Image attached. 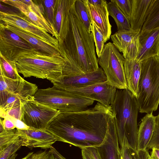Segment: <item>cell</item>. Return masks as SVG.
<instances>
[{"label": "cell", "mask_w": 159, "mask_h": 159, "mask_svg": "<svg viewBox=\"0 0 159 159\" xmlns=\"http://www.w3.org/2000/svg\"><path fill=\"white\" fill-rule=\"evenodd\" d=\"M114 120L111 105L106 106L98 102L84 110L60 112L47 129L57 141L82 149L101 145Z\"/></svg>", "instance_id": "1"}, {"label": "cell", "mask_w": 159, "mask_h": 159, "mask_svg": "<svg viewBox=\"0 0 159 159\" xmlns=\"http://www.w3.org/2000/svg\"><path fill=\"white\" fill-rule=\"evenodd\" d=\"M75 3L70 11L65 39L58 41L59 51L66 62L63 72L66 76L94 71L99 68L92 33L77 13Z\"/></svg>", "instance_id": "2"}, {"label": "cell", "mask_w": 159, "mask_h": 159, "mask_svg": "<svg viewBox=\"0 0 159 159\" xmlns=\"http://www.w3.org/2000/svg\"><path fill=\"white\" fill-rule=\"evenodd\" d=\"M111 105L120 146L125 138L129 145L137 149L139 108L136 98L127 89H117Z\"/></svg>", "instance_id": "3"}, {"label": "cell", "mask_w": 159, "mask_h": 159, "mask_svg": "<svg viewBox=\"0 0 159 159\" xmlns=\"http://www.w3.org/2000/svg\"><path fill=\"white\" fill-rule=\"evenodd\" d=\"M18 72L24 77L47 79L51 82L60 77L66 66L62 57L53 56L34 48L16 60Z\"/></svg>", "instance_id": "4"}, {"label": "cell", "mask_w": 159, "mask_h": 159, "mask_svg": "<svg viewBox=\"0 0 159 159\" xmlns=\"http://www.w3.org/2000/svg\"><path fill=\"white\" fill-rule=\"evenodd\" d=\"M139 111L149 114L159 105V57H151L142 62L136 98Z\"/></svg>", "instance_id": "5"}, {"label": "cell", "mask_w": 159, "mask_h": 159, "mask_svg": "<svg viewBox=\"0 0 159 159\" xmlns=\"http://www.w3.org/2000/svg\"><path fill=\"white\" fill-rule=\"evenodd\" d=\"M34 97L35 101L61 112L84 110L92 105L95 101L54 85L46 89H38Z\"/></svg>", "instance_id": "6"}, {"label": "cell", "mask_w": 159, "mask_h": 159, "mask_svg": "<svg viewBox=\"0 0 159 159\" xmlns=\"http://www.w3.org/2000/svg\"><path fill=\"white\" fill-rule=\"evenodd\" d=\"M125 59L113 43L104 45L98 63L104 71L107 81L117 89H127L124 62Z\"/></svg>", "instance_id": "7"}, {"label": "cell", "mask_w": 159, "mask_h": 159, "mask_svg": "<svg viewBox=\"0 0 159 159\" xmlns=\"http://www.w3.org/2000/svg\"><path fill=\"white\" fill-rule=\"evenodd\" d=\"M21 120L30 127L39 129H47L61 112L35 101L34 96L21 104Z\"/></svg>", "instance_id": "8"}, {"label": "cell", "mask_w": 159, "mask_h": 159, "mask_svg": "<svg viewBox=\"0 0 159 159\" xmlns=\"http://www.w3.org/2000/svg\"><path fill=\"white\" fill-rule=\"evenodd\" d=\"M0 2L16 8L34 24L59 40L58 33L47 19L41 0H0Z\"/></svg>", "instance_id": "9"}, {"label": "cell", "mask_w": 159, "mask_h": 159, "mask_svg": "<svg viewBox=\"0 0 159 159\" xmlns=\"http://www.w3.org/2000/svg\"><path fill=\"white\" fill-rule=\"evenodd\" d=\"M0 23L15 27L29 32L58 49V41L44 29L36 25L19 11L0 12Z\"/></svg>", "instance_id": "10"}, {"label": "cell", "mask_w": 159, "mask_h": 159, "mask_svg": "<svg viewBox=\"0 0 159 159\" xmlns=\"http://www.w3.org/2000/svg\"><path fill=\"white\" fill-rule=\"evenodd\" d=\"M34 48L16 34L0 26V54L7 60L16 62L24 53Z\"/></svg>", "instance_id": "11"}, {"label": "cell", "mask_w": 159, "mask_h": 159, "mask_svg": "<svg viewBox=\"0 0 159 159\" xmlns=\"http://www.w3.org/2000/svg\"><path fill=\"white\" fill-rule=\"evenodd\" d=\"M107 81L102 69L99 67L95 71L82 73L71 76H61L51 82L61 89L67 90L86 87L98 83Z\"/></svg>", "instance_id": "12"}, {"label": "cell", "mask_w": 159, "mask_h": 159, "mask_svg": "<svg viewBox=\"0 0 159 159\" xmlns=\"http://www.w3.org/2000/svg\"><path fill=\"white\" fill-rule=\"evenodd\" d=\"M117 89L107 81L80 88L66 90L75 94L97 101L106 106H110L115 97Z\"/></svg>", "instance_id": "13"}, {"label": "cell", "mask_w": 159, "mask_h": 159, "mask_svg": "<svg viewBox=\"0 0 159 159\" xmlns=\"http://www.w3.org/2000/svg\"><path fill=\"white\" fill-rule=\"evenodd\" d=\"M140 32L133 30L117 31L111 38L119 51L125 59H135L141 49L139 36Z\"/></svg>", "instance_id": "14"}, {"label": "cell", "mask_w": 159, "mask_h": 159, "mask_svg": "<svg viewBox=\"0 0 159 159\" xmlns=\"http://www.w3.org/2000/svg\"><path fill=\"white\" fill-rule=\"evenodd\" d=\"M17 130L22 146L29 148L50 149L57 141L56 137L47 129H39L30 127L28 129Z\"/></svg>", "instance_id": "15"}, {"label": "cell", "mask_w": 159, "mask_h": 159, "mask_svg": "<svg viewBox=\"0 0 159 159\" xmlns=\"http://www.w3.org/2000/svg\"><path fill=\"white\" fill-rule=\"evenodd\" d=\"M91 19L101 30L105 43L109 40L111 33V25L109 19L107 2L104 0H84Z\"/></svg>", "instance_id": "16"}, {"label": "cell", "mask_w": 159, "mask_h": 159, "mask_svg": "<svg viewBox=\"0 0 159 159\" xmlns=\"http://www.w3.org/2000/svg\"><path fill=\"white\" fill-rule=\"evenodd\" d=\"M141 49L136 60L142 62L151 57H159V26L141 30L139 36Z\"/></svg>", "instance_id": "17"}, {"label": "cell", "mask_w": 159, "mask_h": 159, "mask_svg": "<svg viewBox=\"0 0 159 159\" xmlns=\"http://www.w3.org/2000/svg\"><path fill=\"white\" fill-rule=\"evenodd\" d=\"M38 89L35 84L22 78L16 89L7 97L4 103L0 106V111L5 112L33 98Z\"/></svg>", "instance_id": "18"}, {"label": "cell", "mask_w": 159, "mask_h": 159, "mask_svg": "<svg viewBox=\"0 0 159 159\" xmlns=\"http://www.w3.org/2000/svg\"><path fill=\"white\" fill-rule=\"evenodd\" d=\"M119 145L114 120L110 125L103 142L95 148L101 159H121Z\"/></svg>", "instance_id": "19"}, {"label": "cell", "mask_w": 159, "mask_h": 159, "mask_svg": "<svg viewBox=\"0 0 159 159\" xmlns=\"http://www.w3.org/2000/svg\"><path fill=\"white\" fill-rule=\"evenodd\" d=\"M0 26L16 34L38 51L53 56L62 57L59 49L30 33L18 28L7 25L0 23Z\"/></svg>", "instance_id": "20"}, {"label": "cell", "mask_w": 159, "mask_h": 159, "mask_svg": "<svg viewBox=\"0 0 159 159\" xmlns=\"http://www.w3.org/2000/svg\"><path fill=\"white\" fill-rule=\"evenodd\" d=\"M76 0H56L54 28L59 36L58 41L63 42L68 28L69 14Z\"/></svg>", "instance_id": "21"}, {"label": "cell", "mask_w": 159, "mask_h": 159, "mask_svg": "<svg viewBox=\"0 0 159 159\" xmlns=\"http://www.w3.org/2000/svg\"><path fill=\"white\" fill-rule=\"evenodd\" d=\"M155 0H131L132 12L129 20L133 30L140 32Z\"/></svg>", "instance_id": "22"}, {"label": "cell", "mask_w": 159, "mask_h": 159, "mask_svg": "<svg viewBox=\"0 0 159 159\" xmlns=\"http://www.w3.org/2000/svg\"><path fill=\"white\" fill-rule=\"evenodd\" d=\"M156 119L152 113L147 114L142 119L138 133L137 149H147L153 135Z\"/></svg>", "instance_id": "23"}, {"label": "cell", "mask_w": 159, "mask_h": 159, "mask_svg": "<svg viewBox=\"0 0 159 159\" xmlns=\"http://www.w3.org/2000/svg\"><path fill=\"white\" fill-rule=\"evenodd\" d=\"M125 60L124 66L127 89L136 98L142 62H139L136 59Z\"/></svg>", "instance_id": "24"}, {"label": "cell", "mask_w": 159, "mask_h": 159, "mask_svg": "<svg viewBox=\"0 0 159 159\" xmlns=\"http://www.w3.org/2000/svg\"><path fill=\"white\" fill-rule=\"evenodd\" d=\"M107 7L109 15L113 18L116 24L118 31L132 30L129 19L113 0L107 3Z\"/></svg>", "instance_id": "25"}, {"label": "cell", "mask_w": 159, "mask_h": 159, "mask_svg": "<svg viewBox=\"0 0 159 159\" xmlns=\"http://www.w3.org/2000/svg\"><path fill=\"white\" fill-rule=\"evenodd\" d=\"M120 149L121 159H148L150 156L147 149L138 150L132 148L125 138Z\"/></svg>", "instance_id": "26"}, {"label": "cell", "mask_w": 159, "mask_h": 159, "mask_svg": "<svg viewBox=\"0 0 159 159\" xmlns=\"http://www.w3.org/2000/svg\"><path fill=\"white\" fill-rule=\"evenodd\" d=\"M0 74L12 80H20L22 78L18 73L16 62L9 61L0 54Z\"/></svg>", "instance_id": "27"}, {"label": "cell", "mask_w": 159, "mask_h": 159, "mask_svg": "<svg viewBox=\"0 0 159 159\" xmlns=\"http://www.w3.org/2000/svg\"><path fill=\"white\" fill-rule=\"evenodd\" d=\"M21 80H12L0 74V106L3 104L7 96L16 89Z\"/></svg>", "instance_id": "28"}, {"label": "cell", "mask_w": 159, "mask_h": 159, "mask_svg": "<svg viewBox=\"0 0 159 159\" xmlns=\"http://www.w3.org/2000/svg\"><path fill=\"white\" fill-rule=\"evenodd\" d=\"M159 26V0H155L141 30H149Z\"/></svg>", "instance_id": "29"}, {"label": "cell", "mask_w": 159, "mask_h": 159, "mask_svg": "<svg viewBox=\"0 0 159 159\" xmlns=\"http://www.w3.org/2000/svg\"><path fill=\"white\" fill-rule=\"evenodd\" d=\"M76 11L88 31H91V19L84 0H76L75 3Z\"/></svg>", "instance_id": "30"}, {"label": "cell", "mask_w": 159, "mask_h": 159, "mask_svg": "<svg viewBox=\"0 0 159 159\" xmlns=\"http://www.w3.org/2000/svg\"><path fill=\"white\" fill-rule=\"evenodd\" d=\"M91 31L93 37L96 54L99 58L104 46V37L101 30L92 20Z\"/></svg>", "instance_id": "31"}, {"label": "cell", "mask_w": 159, "mask_h": 159, "mask_svg": "<svg viewBox=\"0 0 159 159\" xmlns=\"http://www.w3.org/2000/svg\"><path fill=\"white\" fill-rule=\"evenodd\" d=\"M22 146L19 138L3 148L0 150V159H15L16 152Z\"/></svg>", "instance_id": "32"}, {"label": "cell", "mask_w": 159, "mask_h": 159, "mask_svg": "<svg viewBox=\"0 0 159 159\" xmlns=\"http://www.w3.org/2000/svg\"><path fill=\"white\" fill-rule=\"evenodd\" d=\"M17 129L6 130L0 132V150L6 147L19 138Z\"/></svg>", "instance_id": "33"}, {"label": "cell", "mask_w": 159, "mask_h": 159, "mask_svg": "<svg viewBox=\"0 0 159 159\" xmlns=\"http://www.w3.org/2000/svg\"><path fill=\"white\" fill-rule=\"evenodd\" d=\"M48 21L54 27L55 7L56 0H41Z\"/></svg>", "instance_id": "34"}, {"label": "cell", "mask_w": 159, "mask_h": 159, "mask_svg": "<svg viewBox=\"0 0 159 159\" xmlns=\"http://www.w3.org/2000/svg\"><path fill=\"white\" fill-rule=\"evenodd\" d=\"M153 148L159 149V112L156 116V125L153 135L147 150L152 149Z\"/></svg>", "instance_id": "35"}, {"label": "cell", "mask_w": 159, "mask_h": 159, "mask_svg": "<svg viewBox=\"0 0 159 159\" xmlns=\"http://www.w3.org/2000/svg\"><path fill=\"white\" fill-rule=\"evenodd\" d=\"M113 1L116 4L124 15L129 19L132 9L131 0H113Z\"/></svg>", "instance_id": "36"}, {"label": "cell", "mask_w": 159, "mask_h": 159, "mask_svg": "<svg viewBox=\"0 0 159 159\" xmlns=\"http://www.w3.org/2000/svg\"><path fill=\"white\" fill-rule=\"evenodd\" d=\"M55 158L54 154L49 150L33 153L31 157V159H55Z\"/></svg>", "instance_id": "37"}, {"label": "cell", "mask_w": 159, "mask_h": 159, "mask_svg": "<svg viewBox=\"0 0 159 159\" xmlns=\"http://www.w3.org/2000/svg\"><path fill=\"white\" fill-rule=\"evenodd\" d=\"M5 117H7L11 120L13 123L16 128L18 129L26 130L30 128L29 127L26 125L23 121L17 119L9 116H6L5 118Z\"/></svg>", "instance_id": "38"}, {"label": "cell", "mask_w": 159, "mask_h": 159, "mask_svg": "<svg viewBox=\"0 0 159 159\" xmlns=\"http://www.w3.org/2000/svg\"><path fill=\"white\" fill-rule=\"evenodd\" d=\"M2 120V122L5 130H9L16 128V127L13 122L9 119L5 117Z\"/></svg>", "instance_id": "39"}, {"label": "cell", "mask_w": 159, "mask_h": 159, "mask_svg": "<svg viewBox=\"0 0 159 159\" xmlns=\"http://www.w3.org/2000/svg\"><path fill=\"white\" fill-rule=\"evenodd\" d=\"M50 151L52 152L54 156L59 159H66L61 155L54 147H52L50 149Z\"/></svg>", "instance_id": "40"}, {"label": "cell", "mask_w": 159, "mask_h": 159, "mask_svg": "<svg viewBox=\"0 0 159 159\" xmlns=\"http://www.w3.org/2000/svg\"><path fill=\"white\" fill-rule=\"evenodd\" d=\"M152 150L150 156L154 159H159V149L153 148Z\"/></svg>", "instance_id": "41"}, {"label": "cell", "mask_w": 159, "mask_h": 159, "mask_svg": "<svg viewBox=\"0 0 159 159\" xmlns=\"http://www.w3.org/2000/svg\"><path fill=\"white\" fill-rule=\"evenodd\" d=\"M81 154L83 159H93L90 155L85 149H81Z\"/></svg>", "instance_id": "42"}, {"label": "cell", "mask_w": 159, "mask_h": 159, "mask_svg": "<svg viewBox=\"0 0 159 159\" xmlns=\"http://www.w3.org/2000/svg\"><path fill=\"white\" fill-rule=\"evenodd\" d=\"M33 153V152H29L26 156L21 159H31V157Z\"/></svg>", "instance_id": "43"}, {"label": "cell", "mask_w": 159, "mask_h": 159, "mask_svg": "<svg viewBox=\"0 0 159 159\" xmlns=\"http://www.w3.org/2000/svg\"><path fill=\"white\" fill-rule=\"evenodd\" d=\"M148 159H154L153 158H152V157H151L150 156H149V158H148Z\"/></svg>", "instance_id": "44"}, {"label": "cell", "mask_w": 159, "mask_h": 159, "mask_svg": "<svg viewBox=\"0 0 159 159\" xmlns=\"http://www.w3.org/2000/svg\"><path fill=\"white\" fill-rule=\"evenodd\" d=\"M55 159H58V158H57V157H56Z\"/></svg>", "instance_id": "45"}]
</instances>
